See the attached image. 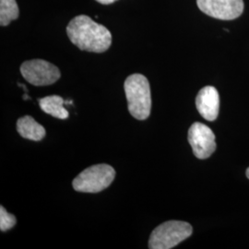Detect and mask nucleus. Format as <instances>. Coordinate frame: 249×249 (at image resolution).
Masks as SVG:
<instances>
[{"instance_id": "obj_4", "label": "nucleus", "mask_w": 249, "mask_h": 249, "mask_svg": "<svg viewBox=\"0 0 249 249\" xmlns=\"http://www.w3.org/2000/svg\"><path fill=\"white\" fill-rule=\"evenodd\" d=\"M192 231V226L186 222L169 221L161 223L151 232L149 249H173L188 238Z\"/></svg>"}, {"instance_id": "obj_5", "label": "nucleus", "mask_w": 249, "mask_h": 249, "mask_svg": "<svg viewBox=\"0 0 249 249\" xmlns=\"http://www.w3.org/2000/svg\"><path fill=\"white\" fill-rule=\"evenodd\" d=\"M20 73L29 83L35 86L51 85L61 76L57 67L43 59H33L22 63Z\"/></svg>"}, {"instance_id": "obj_6", "label": "nucleus", "mask_w": 249, "mask_h": 249, "mask_svg": "<svg viewBox=\"0 0 249 249\" xmlns=\"http://www.w3.org/2000/svg\"><path fill=\"white\" fill-rule=\"evenodd\" d=\"M188 142L191 145L194 155L198 159L209 158L215 150V135L206 124L196 122L188 130Z\"/></svg>"}, {"instance_id": "obj_3", "label": "nucleus", "mask_w": 249, "mask_h": 249, "mask_svg": "<svg viewBox=\"0 0 249 249\" xmlns=\"http://www.w3.org/2000/svg\"><path fill=\"white\" fill-rule=\"evenodd\" d=\"M116 178L115 169L106 163L95 164L83 170L72 182L78 192L98 193L109 187Z\"/></svg>"}, {"instance_id": "obj_12", "label": "nucleus", "mask_w": 249, "mask_h": 249, "mask_svg": "<svg viewBox=\"0 0 249 249\" xmlns=\"http://www.w3.org/2000/svg\"><path fill=\"white\" fill-rule=\"evenodd\" d=\"M17 223V219L13 214H10L6 211V209L1 206L0 207V230L6 231L15 226Z\"/></svg>"}, {"instance_id": "obj_10", "label": "nucleus", "mask_w": 249, "mask_h": 249, "mask_svg": "<svg viewBox=\"0 0 249 249\" xmlns=\"http://www.w3.org/2000/svg\"><path fill=\"white\" fill-rule=\"evenodd\" d=\"M64 104L65 101L58 95L46 96L39 100L40 107L45 113L63 120L67 119L70 116L68 110L64 107Z\"/></svg>"}, {"instance_id": "obj_13", "label": "nucleus", "mask_w": 249, "mask_h": 249, "mask_svg": "<svg viewBox=\"0 0 249 249\" xmlns=\"http://www.w3.org/2000/svg\"><path fill=\"white\" fill-rule=\"evenodd\" d=\"M99 3L103 4V5H109V4H112L114 2H116V0H96Z\"/></svg>"}, {"instance_id": "obj_7", "label": "nucleus", "mask_w": 249, "mask_h": 249, "mask_svg": "<svg viewBox=\"0 0 249 249\" xmlns=\"http://www.w3.org/2000/svg\"><path fill=\"white\" fill-rule=\"evenodd\" d=\"M196 4L206 15L223 20L238 18L244 11L243 0H196Z\"/></svg>"}, {"instance_id": "obj_9", "label": "nucleus", "mask_w": 249, "mask_h": 249, "mask_svg": "<svg viewBox=\"0 0 249 249\" xmlns=\"http://www.w3.org/2000/svg\"><path fill=\"white\" fill-rule=\"evenodd\" d=\"M17 131L22 138L34 142H40L45 136V127L38 124L30 116H22L18 118L17 121Z\"/></svg>"}, {"instance_id": "obj_11", "label": "nucleus", "mask_w": 249, "mask_h": 249, "mask_svg": "<svg viewBox=\"0 0 249 249\" xmlns=\"http://www.w3.org/2000/svg\"><path fill=\"white\" fill-rule=\"evenodd\" d=\"M19 10L16 0H0V25L7 26L18 18Z\"/></svg>"}, {"instance_id": "obj_2", "label": "nucleus", "mask_w": 249, "mask_h": 249, "mask_svg": "<svg viewBox=\"0 0 249 249\" xmlns=\"http://www.w3.org/2000/svg\"><path fill=\"white\" fill-rule=\"evenodd\" d=\"M130 115L138 120L147 119L151 110V87L148 79L142 74H132L124 84Z\"/></svg>"}, {"instance_id": "obj_8", "label": "nucleus", "mask_w": 249, "mask_h": 249, "mask_svg": "<svg viewBox=\"0 0 249 249\" xmlns=\"http://www.w3.org/2000/svg\"><path fill=\"white\" fill-rule=\"evenodd\" d=\"M198 113L208 121H214L219 115L220 96L218 90L213 86H206L199 90L196 98Z\"/></svg>"}, {"instance_id": "obj_14", "label": "nucleus", "mask_w": 249, "mask_h": 249, "mask_svg": "<svg viewBox=\"0 0 249 249\" xmlns=\"http://www.w3.org/2000/svg\"><path fill=\"white\" fill-rule=\"evenodd\" d=\"M247 177H248V178L249 179V167L248 168V170H247Z\"/></svg>"}, {"instance_id": "obj_1", "label": "nucleus", "mask_w": 249, "mask_h": 249, "mask_svg": "<svg viewBox=\"0 0 249 249\" xmlns=\"http://www.w3.org/2000/svg\"><path fill=\"white\" fill-rule=\"evenodd\" d=\"M67 34L72 44L82 51L104 53L112 44L110 31L87 15L72 18L67 27Z\"/></svg>"}]
</instances>
